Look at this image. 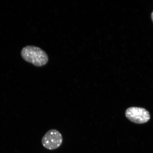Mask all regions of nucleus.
Here are the masks:
<instances>
[{"label": "nucleus", "instance_id": "obj_4", "mask_svg": "<svg viewBox=\"0 0 153 153\" xmlns=\"http://www.w3.org/2000/svg\"><path fill=\"white\" fill-rule=\"evenodd\" d=\"M152 21L153 22V11L152 13Z\"/></svg>", "mask_w": 153, "mask_h": 153}, {"label": "nucleus", "instance_id": "obj_2", "mask_svg": "<svg viewBox=\"0 0 153 153\" xmlns=\"http://www.w3.org/2000/svg\"><path fill=\"white\" fill-rule=\"evenodd\" d=\"M62 134L57 130L54 129L48 131L42 139L43 146L51 150L59 148L62 145Z\"/></svg>", "mask_w": 153, "mask_h": 153}, {"label": "nucleus", "instance_id": "obj_3", "mask_svg": "<svg viewBox=\"0 0 153 153\" xmlns=\"http://www.w3.org/2000/svg\"><path fill=\"white\" fill-rule=\"evenodd\" d=\"M125 114L128 119L134 123L143 124L150 119V113L144 108L138 107H131L126 110Z\"/></svg>", "mask_w": 153, "mask_h": 153}, {"label": "nucleus", "instance_id": "obj_1", "mask_svg": "<svg viewBox=\"0 0 153 153\" xmlns=\"http://www.w3.org/2000/svg\"><path fill=\"white\" fill-rule=\"evenodd\" d=\"M21 55L26 62L37 67L45 66L48 61L46 53L40 48L33 46L24 48L21 51Z\"/></svg>", "mask_w": 153, "mask_h": 153}]
</instances>
